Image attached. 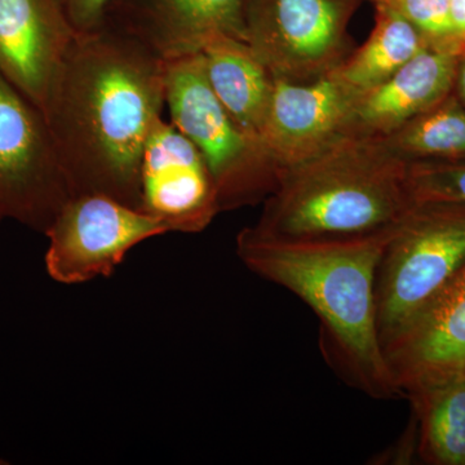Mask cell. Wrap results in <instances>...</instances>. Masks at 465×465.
<instances>
[{
    "mask_svg": "<svg viewBox=\"0 0 465 465\" xmlns=\"http://www.w3.org/2000/svg\"><path fill=\"white\" fill-rule=\"evenodd\" d=\"M166 108V60L106 20L76 35L42 112L73 197L105 194L142 210L143 146Z\"/></svg>",
    "mask_w": 465,
    "mask_h": 465,
    "instance_id": "6da1fadb",
    "label": "cell"
},
{
    "mask_svg": "<svg viewBox=\"0 0 465 465\" xmlns=\"http://www.w3.org/2000/svg\"><path fill=\"white\" fill-rule=\"evenodd\" d=\"M393 232L342 241H280L249 226L237 255L253 273L295 293L321 323L324 358L339 375L376 400L402 397L382 351L376 269Z\"/></svg>",
    "mask_w": 465,
    "mask_h": 465,
    "instance_id": "7a4b0ae2",
    "label": "cell"
},
{
    "mask_svg": "<svg viewBox=\"0 0 465 465\" xmlns=\"http://www.w3.org/2000/svg\"><path fill=\"white\" fill-rule=\"evenodd\" d=\"M415 201L407 162L379 137L344 134L284 171L251 231L280 241H342L396 231Z\"/></svg>",
    "mask_w": 465,
    "mask_h": 465,
    "instance_id": "3957f363",
    "label": "cell"
},
{
    "mask_svg": "<svg viewBox=\"0 0 465 465\" xmlns=\"http://www.w3.org/2000/svg\"><path fill=\"white\" fill-rule=\"evenodd\" d=\"M166 108L203 155L219 195L220 213L264 201L278 173L262 143L229 115L208 84L201 52L166 61Z\"/></svg>",
    "mask_w": 465,
    "mask_h": 465,
    "instance_id": "277c9868",
    "label": "cell"
},
{
    "mask_svg": "<svg viewBox=\"0 0 465 465\" xmlns=\"http://www.w3.org/2000/svg\"><path fill=\"white\" fill-rule=\"evenodd\" d=\"M465 266V203L415 202L382 251L375 298L381 347Z\"/></svg>",
    "mask_w": 465,
    "mask_h": 465,
    "instance_id": "5b68a950",
    "label": "cell"
},
{
    "mask_svg": "<svg viewBox=\"0 0 465 465\" xmlns=\"http://www.w3.org/2000/svg\"><path fill=\"white\" fill-rule=\"evenodd\" d=\"M72 197L45 114L0 73V222L45 234Z\"/></svg>",
    "mask_w": 465,
    "mask_h": 465,
    "instance_id": "8992f818",
    "label": "cell"
},
{
    "mask_svg": "<svg viewBox=\"0 0 465 465\" xmlns=\"http://www.w3.org/2000/svg\"><path fill=\"white\" fill-rule=\"evenodd\" d=\"M362 0H251L246 41L274 78L308 82L348 56V25Z\"/></svg>",
    "mask_w": 465,
    "mask_h": 465,
    "instance_id": "52a82bcc",
    "label": "cell"
},
{
    "mask_svg": "<svg viewBox=\"0 0 465 465\" xmlns=\"http://www.w3.org/2000/svg\"><path fill=\"white\" fill-rule=\"evenodd\" d=\"M166 232L154 216L109 195H74L45 232V269L63 284L109 277L134 247Z\"/></svg>",
    "mask_w": 465,
    "mask_h": 465,
    "instance_id": "ba28073f",
    "label": "cell"
},
{
    "mask_svg": "<svg viewBox=\"0 0 465 465\" xmlns=\"http://www.w3.org/2000/svg\"><path fill=\"white\" fill-rule=\"evenodd\" d=\"M142 210L170 232H201L220 213L213 173L200 150L162 116L150 131L140 166Z\"/></svg>",
    "mask_w": 465,
    "mask_h": 465,
    "instance_id": "9c48e42d",
    "label": "cell"
},
{
    "mask_svg": "<svg viewBox=\"0 0 465 465\" xmlns=\"http://www.w3.org/2000/svg\"><path fill=\"white\" fill-rule=\"evenodd\" d=\"M356 97L332 72L308 82L273 76L262 145L277 168L278 180L347 134Z\"/></svg>",
    "mask_w": 465,
    "mask_h": 465,
    "instance_id": "30bf717a",
    "label": "cell"
},
{
    "mask_svg": "<svg viewBox=\"0 0 465 465\" xmlns=\"http://www.w3.org/2000/svg\"><path fill=\"white\" fill-rule=\"evenodd\" d=\"M402 396L465 374V266L382 345Z\"/></svg>",
    "mask_w": 465,
    "mask_h": 465,
    "instance_id": "8fae6325",
    "label": "cell"
},
{
    "mask_svg": "<svg viewBox=\"0 0 465 465\" xmlns=\"http://www.w3.org/2000/svg\"><path fill=\"white\" fill-rule=\"evenodd\" d=\"M78 34L65 0H0V73L43 110Z\"/></svg>",
    "mask_w": 465,
    "mask_h": 465,
    "instance_id": "7c38bea8",
    "label": "cell"
},
{
    "mask_svg": "<svg viewBox=\"0 0 465 465\" xmlns=\"http://www.w3.org/2000/svg\"><path fill=\"white\" fill-rule=\"evenodd\" d=\"M251 0H116L110 20L164 60L198 54L211 38L246 41Z\"/></svg>",
    "mask_w": 465,
    "mask_h": 465,
    "instance_id": "4fadbf2b",
    "label": "cell"
},
{
    "mask_svg": "<svg viewBox=\"0 0 465 465\" xmlns=\"http://www.w3.org/2000/svg\"><path fill=\"white\" fill-rule=\"evenodd\" d=\"M464 48L430 47L384 82L357 94L347 134L384 137L439 105L454 91Z\"/></svg>",
    "mask_w": 465,
    "mask_h": 465,
    "instance_id": "5bb4252c",
    "label": "cell"
},
{
    "mask_svg": "<svg viewBox=\"0 0 465 465\" xmlns=\"http://www.w3.org/2000/svg\"><path fill=\"white\" fill-rule=\"evenodd\" d=\"M201 54L204 74L217 100L244 134L262 143L273 75L249 43L232 36H213Z\"/></svg>",
    "mask_w": 465,
    "mask_h": 465,
    "instance_id": "9a60e30c",
    "label": "cell"
},
{
    "mask_svg": "<svg viewBox=\"0 0 465 465\" xmlns=\"http://www.w3.org/2000/svg\"><path fill=\"white\" fill-rule=\"evenodd\" d=\"M374 5L375 26L369 38L331 70L357 94L381 84L416 54L433 47L414 24L393 9Z\"/></svg>",
    "mask_w": 465,
    "mask_h": 465,
    "instance_id": "2e32d148",
    "label": "cell"
},
{
    "mask_svg": "<svg viewBox=\"0 0 465 465\" xmlns=\"http://www.w3.org/2000/svg\"><path fill=\"white\" fill-rule=\"evenodd\" d=\"M418 427V454L432 465H465V374L406 394Z\"/></svg>",
    "mask_w": 465,
    "mask_h": 465,
    "instance_id": "e0dca14e",
    "label": "cell"
},
{
    "mask_svg": "<svg viewBox=\"0 0 465 465\" xmlns=\"http://www.w3.org/2000/svg\"><path fill=\"white\" fill-rule=\"evenodd\" d=\"M379 139L406 162L465 161V108L452 91L439 105Z\"/></svg>",
    "mask_w": 465,
    "mask_h": 465,
    "instance_id": "ac0fdd59",
    "label": "cell"
},
{
    "mask_svg": "<svg viewBox=\"0 0 465 465\" xmlns=\"http://www.w3.org/2000/svg\"><path fill=\"white\" fill-rule=\"evenodd\" d=\"M407 183L415 202L465 203V161L407 162Z\"/></svg>",
    "mask_w": 465,
    "mask_h": 465,
    "instance_id": "d6986e66",
    "label": "cell"
},
{
    "mask_svg": "<svg viewBox=\"0 0 465 465\" xmlns=\"http://www.w3.org/2000/svg\"><path fill=\"white\" fill-rule=\"evenodd\" d=\"M393 9L414 24L433 47L465 48L455 34L451 20V0H370Z\"/></svg>",
    "mask_w": 465,
    "mask_h": 465,
    "instance_id": "ffe728a7",
    "label": "cell"
},
{
    "mask_svg": "<svg viewBox=\"0 0 465 465\" xmlns=\"http://www.w3.org/2000/svg\"><path fill=\"white\" fill-rule=\"evenodd\" d=\"M76 32L91 33L105 25L116 0H65Z\"/></svg>",
    "mask_w": 465,
    "mask_h": 465,
    "instance_id": "44dd1931",
    "label": "cell"
},
{
    "mask_svg": "<svg viewBox=\"0 0 465 465\" xmlns=\"http://www.w3.org/2000/svg\"><path fill=\"white\" fill-rule=\"evenodd\" d=\"M451 20L459 41L465 45V0H451Z\"/></svg>",
    "mask_w": 465,
    "mask_h": 465,
    "instance_id": "7402d4cb",
    "label": "cell"
},
{
    "mask_svg": "<svg viewBox=\"0 0 465 465\" xmlns=\"http://www.w3.org/2000/svg\"><path fill=\"white\" fill-rule=\"evenodd\" d=\"M454 94L465 108V48L458 61L457 73H455Z\"/></svg>",
    "mask_w": 465,
    "mask_h": 465,
    "instance_id": "603a6c76",
    "label": "cell"
}]
</instances>
